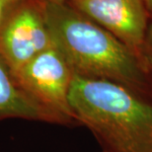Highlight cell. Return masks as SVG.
I'll return each instance as SVG.
<instances>
[{
  "mask_svg": "<svg viewBox=\"0 0 152 152\" xmlns=\"http://www.w3.org/2000/svg\"><path fill=\"white\" fill-rule=\"evenodd\" d=\"M42 1L48 3H54V4H67L73 0H42Z\"/></svg>",
  "mask_w": 152,
  "mask_h": 152,
  "instance_id": "cell-9",
  "label": "cell"
},
{
  "mask_svg": "<svg viewBox=\"0 0 152 152\" xmlns=\"http://www.w3.org/2000/svg\"><path fill=\"white\" fill-rule=\"evenodd\" d=\"M22 0H0V24L12 9Z\"/></svg>",
  "mask_w": 152,
  "mask_h": 152,
  "instance_id": "cell-8",
  "label": "cell"
},
{
  "mask_svg": "<svg viewBox=\"0 0 152 152\" xmlns=\"http://www.w3.org/2000/svg\"><path fill=\"white\" fill-rule=\"evenodd\" d=\"M144 58L148 68L152 70V17L150 18L144 39Z\"/></svg>",
  "mask_w": 152,
  "mask_h": 152,
  "instance_id": "cell-7",
  "label": "cell"
},
{
  "mask_svg": "<svg viewBox=\"0 0 152 152\" xmlns=\"http://www.w3.org/2000/svg\"><path fill=\"white\" fill-rule=\"evenodd\" d=\"M67 4L124 42L148 68L143 50L151 17L144 0H73Z\"/></svg>",
  "mask_w": 152,
  "mask_h": 152,
  "instance_id": "cell-5",
  "label": "cell"
},
{
  "mask_svg": "<svg viewBox=\"0 0 152 152\" xmlns=\"http://www.w3.org/2000/svg\"><path fill=\"white\" fill-rule=\"evenodd\" d=\"M69 103L106 152H152V98L106 79L75 75Z\"/></svg>",
  "mask_w": 152,
  "mask_h": 152,
  "instance_id": "cell-2",
  "label": "cell"
},
{
  "mask_svg": "<svg viewBox=\"0 0 152 152\" xmlns=\"http://www.w3.org/2000/svg\"><path fill=\"white\" fill-rule=\"evenodd\" d=\"M51 47L42 0H22L0 24V56L13 72Z\"/></svg>",
  "mask_w": 152,
  "mask_h": 152,
  "instance_id": "cell-4",
  "label": "cell"
},
{
  "mask_svg": "<svg viewBox=\"0 0 152 152\" xmlns=\"http://www.w3.org/2000/svg\"><path fill=\"white\" fill-rule=\"evenodd\" d=\"M14 74L22 89L48 115L51 124H78L69 103L74 72L56 48L38 54Z\"/></svg>",
  "mask_w": 152,
  "mask_h": 152,
  "instance_id": "cell-3",
  "label": "cell"
},
{
  "mask_svg": "<svg viewBox=\"0 0 152 152\" xmlns=\"http://www.w3.org/2000/svg\"><path fill=\"white\" fill-rule=\"evenodd\" d=\"M102 152H106V151H104V150H103V151H102Z\"/></svg>",
  "mask_w": 152,
  "mask_h": 152,
  "instance_id": "cell-11",
  "label": "cell"
},
{
  "mask_svg": "<svg viewBox=\"0 0 152 152\" xmlns=\"http://www.w3.org/2000/svg\"><path fill=\"white\" fill-rule=\"evenodd\" d=\"M145 5H146V8L148 12L150 14V17H152V0H144Z\"/></svg>",
  "mask_w": 152,
  "mask_h": 152,
  "instance_id": "cell-10",
  "label": "cell"
},
{
  "mask_svg": "<svg viewBox=\"0 0 152 152\" xmlns=\"http://www.w3.org/2000/svg\"><path fill=\"white\" fill-rule=\"evenodd\" d=\"M7 118L50 123L48 115L27 95L0 56V121Z\"/></svg>",
  "mask_w": 152,
  "mask_h": 152,
  "instance_id": "cell-6",
  "label": "cell"
},
{
  "mask_svg": "<svg viewBox=\"0 0 152 152\" xmlns=\"http://www.w3.org/2000/svg\"><path fill=\"white\" fill-rule=\"evenodd\" d=\"M53 47L75 75L106 79L152 98V74L139 57L107 30L68 4L45 2Z\"/></svg>",
  "mask_w": 152,
  "mask_h": 152,
  "instance_id": "cell-1",
  "label": "cell"
},
{
  "mask_svg": "<svg viewBox=\"0 0 152 152\" xmlns=\"http://www.w3.org/2000/svg\"><path fill=\"white\" fill-rule=\"evenodd\" d=\"M151 74H152V70H151Z\"/></svg>",
  "mask_w": 152,
  "mask_h": 152,
  "instance_id": "cell-12",
  "label": "cell"
}]
</instances>
